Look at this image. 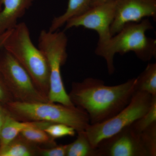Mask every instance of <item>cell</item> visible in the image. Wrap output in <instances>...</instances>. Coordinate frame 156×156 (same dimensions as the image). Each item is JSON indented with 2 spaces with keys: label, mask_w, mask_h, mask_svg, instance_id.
Instances as JSON below:
<instances>
[{
  "label": "cell",
  "mask_w": 156,
  "mask_h": 156,
  "mask_svg": "<svg viewBox=\"0 0 156 156\" xmlns=\"http://www.w3.org/2000/svg\"><path fill=\"white\" fill-rule=\"evenodd\" d=\"M108 0H92L91 4V7H93L103 4V3L107 2Z\"/></svg>",
  "instance_id": "obj_25"
},
{
  "label": "cell",
  "mask_w": 156,
  "mask_h": 156,
  "mask_svg": "<svg viewBox=\"0 0 156 156\" xmlns=\"http://www.w3.org/2000/svg\"><path fill=\"white\" fill-rule=\"evenodd\" d=\"M136 78L115 86H107L99 79L86 78L73 82L69 95L75 106L89 116L91 125L110 119L129 104L136 92Z\"/></svg>",
  "instance_id": "obj_1"
},
{
  "label": "cell",
  "mask_w": 156,
  "mask_h": 156,
  "mask_svg": "<svg viewBox=\"0 0 156 156\" xmlns=\"http://www.w3.org/2000/svg\"><path fill=\"white\" fill-rule=\"evenodd\" d=\"M68 144L56 145L49 147H39L38 156H66Z\"/></svg>",
  "instance_id": "obj_21"
},
{
  "label": "cell",
  "mask_w": 156,
  "mask_h": 156,
  "mask_svg": "<svg viewBox=\"0 0 156 156\" xmlns=\"http://www.w3.org/2000/svg\"><path fill=\"white\" fill-rule=\"evenodd\" d=\"M77 133L76 139L68 144L66 156H98L97 148L92 146L85 131Z\"/></svg>",
  "instance_id": "obj_15"
},
{
  "label": "cell",
  "mask_w": 156,
  "mask_h": 156,
  "mask_svg": "<svg viewBox=\"0 0 156 156\" xmlns=\"http://www.w3.org/2000/svg\"><path fill=\"white\" fill-rule=\"evenodd\" d=\"M115 14L110 28L112 36L126 23L145 18L156 19V0H115Z\"/></svg>",
  "instance_id": "obj_10"
},
{
  "label": "cell",
  "mask_w": 156,
  "mask_h": 156,
  "mask_svg": "<svg viewBox=\"0 0 156 156\" xmlns=\"http://www.w3.org/2000/svg\"><path fill=\"white\" fill-rule=\"evenodd\" d=\"M153 29L148 18L138 23H129L113 36L106 44L96 47L95 53L106 62L108 73L112 74L115 68L114 58L117 53L121 55L132 52L144 62L150 61L156 56V40L147 37L146 33Z\"/></svg>",
  "instance_id": "obj_2"
},
{
  "label": "cell",
  "mask_w": 156,
  "mask_h": 156,
  "mask_svg": "<svg viewBox=\"0 0 156 156\" xmlns=\"http://www.w3.org/2000/svg\"><path fill=\"white\" fill-rule=\"evenodd\" d=\"M34 0H2L0 34L14 28Z\"/></svg>",
  "instance_id": "obj_11"
},
{
  "label": "cell",
  "mask_w": 156,
  "mask_h": 156,
  "mask_svg": "<svg viewBox=\"0 0 156 156\" xmlns=\"http://www.w3.org/2000/svg\"><path fill=\"white\" fill-rule=\"evenodd\" d=\"M40 147L19 134L5 147L0 149V156H38Z\"/></svg>",
  "instance_id": "obj_14"
},
{
  "label": "cell",
  "mask_w": 156,
  "mask_h": 156,
  "mask_svg": "<svg viewBox=\"0 0 156 156\" xmlns=\"http://www.w3.org/2000/svg\"><path fill=\"white\" fill-rule=\"evenodd\" d=\"M153 96L145 92L136 91L129 104L110 119L98 124L90 125L85 130L93 147L99 143L131 126L142 116L150 107Z\"/></svg>",
  "instance_id": "obj_6"
},
{
  "label": "cell",
  "mask_w": 156,
  "mask_h": 156,
  "mask_svg": "<svg viewBox=\"0 0 156 156\" xmlns=\"http://www.w3.org/2000/svg\"><path fill=\"white\" fill-rule=\"evenodd\" d=\"M115 14V0H108L91 7L83 14L69 20L65 24V30L82 27L95 30L98 36L96 47H101L106 44L112 37L110 28Z\"/></svg>",
  "instance_id": "obj_8"
},
{
  "label": "cell",
  "mask_w": 156,
  "mask_h": 156,
  "mask_svg": "<svg viewBox=\"0 0 156 156\" xmlns=\"http://www.w3.org/2000/svg\"><path fill=\"white\" fill-rule=\"evenodd\" d=\"M136 78V91L156 95V63H149Z\"/></svg>",
  "instance_id": "obj_16"
},
{
  "label": "cell",
  "mask_w": 156,
  "mask_h": 156,
  "mask_svg": "<svg viewBox=\"0 0 156 156\" xmlns=\"http://www.w3.org/2000/svg\"><path fill=\"white\" fill-rule=\"evenodd\" d=\"M14 101V98L6 86L4 79L0 73V103L5 105Z\"/></svg>",
  "instance_id": "obj_22"
},
{
  "label": "cell",
  "mask_w": 156,
  "mask_h": 156,
  "mask_svg": "<svg viewBox=\"0 0 156 156\" xmlns=\"http://www.w3.org/2000/svg\"><path fill=\"white\" fill-rule=\"evenodd\" d=\"M156 122V95L153 96L150 107L142 117L131 125L136 133L140 134L146 128Z\"/></svg>",
  "instance_id": "obj_18"
},
{
  "label": "cell",
  "mask_w": 156,
  "mask_h": 156,
  "mask_svg": "<svg viewBox=\"0 0 156 156\" xmlns=\"http://www.w3.org/2000/svg\"><path fill=\"white\" fill-rule=\"evenodd\" d=\"M68 38L64 32L42 30L38 48L47 58L49 69V102L74 107L67 94L62 77L61 68L67 60Z\"/></svg>",
  "instance_id": "obj_5"
},
{
  "label": "cell",
  "mask_w": 156,
  "mask_h": 156,
  "mask_svg": "<svg viewBox=\"0 0 156 156\" xmlns=\"http://www.w3.org/2000/svg\"><path fill=\"white\" fill-rule=\"evenodd\" d=\"M5 105L9 114L18 121L61 123L73 127L77 132L85 131L90 124L87 113L76 106L50 102L25 103L14 101Z\"/></svg>",
  "instance_id": "obj_4"
},
{
  "label": "cell",
  "mask_w": 156,
  "mask_h": 156,
  "mask_svg": "<svg viewBox=\"0 0 156 156\" xmlns=\"http://www.w3.org/2000/svg\"><path fill=\"white\" fill-rule=\"evenodd\" d=\"M12 30V29L0 34V51L4 48L5 43L11 34Z\"/></svg>",
  "instance_id": "obj_23"
},
{
  "label": "cell",
  "mask_w": 156,
  "mask_h": 156,
  "mask_svg": "<svg viewBox=\"0 0 156 156\" xmlns=\"http://www.w3.org/2000/svg\"><path fill=\"white\" fill-rule=\"evenodd\" d=\"M19 134L29 142L40 147H49L57 145L55 139L41 128H27Z\"/></svg>",
  "instance_id": "obj_17"
},
{
  "label": "cell",
  "mask_w": 156,
  "mask_h": 156,
  "mask_svg": "<svg viewBox=\"0 0 156 156\" xmlns=\"http://www.w3.org/2000/svg\"><path fill=\"white\" fill-rule=\"evenodd\" d=\"M140 138L148 156H156V122L140 133Z\"/></svg>",
  "instance_id": "obj_19"
},
{
  "label": "cell",
  "mask_w": 156,
  "mask_h": 156,
  "mask_svg": "<svg viewBox=\"0 0 156 156\" xmlns=\"http://www.w3.org/2000/svg\"><path fill=\"white\" fill-rule=\"evenodd\" d=\"M4 49L9 52L27 72L39 91L48 98L49 69L47 58L34 44L25 23H17L12 29Z\"/></svg>",
  "instance_id": "obj_3"
},
{
  "label": "cell",
  "mask_w": 156,
  "mask_h": 156,
  "mask_svg": "<svg viewBox=\"0 0 156 156\" xmlns=\"http://www.w3.org/2000/svg\"><path fill=\"white\" fill-rule=\"evenodd\" d=\"M2 0H0V11H1V9H2Z\"/></svg>",
  "instance_id": "obj_26"
},
{
  "label": "cell",
  "mask_w": 156,
  "mask_h": 156,
  "mask_svg": "<svg viewBox=\"0 0 156 156\" xmlns=\"http://www.w3.org/2000/svg\"><path fill=\"white\" fill-rule=\"evenodd\" d=\"M8 112V111L5 107H3L2 104L0 103V134L1 130L2 127L4 120L5 118L6 115Z\"/></svg>",
  "instance_id": "obj_24"
},
{
  "label": "cell",
  "mask_w": 156,
  "mask_h": 156,
  "mask_svg": "<svg viewBox=\"0 0 156 156\" xmlns=\"http://www.w3.org/2000/svg\"><path fill=\"white\" fill-rule=\"evenodd\" d=\"M0 73L14 101L25 103L49 102L48 98L34 84L30 76L14 56L3 48Z\"/></svg>",
  "instance_id": "obj_7"
},
{
  "label": "cell",
  "mask_w": 156,
  "mask_h": 156,
  "mask_svg": "<svg viewBox=\"0 0 156 156\" xmlns=\"http://www.w3.org/2000/svg\"><path fill=\"white\" fill-rule=\"evenodd\" d=\"M92 1V0H69L66 11L63 14L53 20L49 30L56 31L65 25L69 20L83 14L91 7Z\"/></svg>",
  "instance_id": "obj_13"
},
{
  "label": "cell",
  "mask_w": 156,
  "mask_h": 156,
  "mask_svg": "<svg viewBox=\"0 0 156 156\" xmlns=\"http://www.w3.org/2000/svg\"><path fill=\"white\" fill-rule=\"evenodd\" d=\"M44 130L55 139L66 136H74L76 132L73 127L61 123L51 124Z\"/></svg>",
  "instance_id": "obj_20"
},
{
  "label": "cell",
  "mask_w": 156,
  "mask_h": 156,
  "mask_svg": "<svg viewBox=\"0 0 156 156\" xmlns=\"http://www.w3.org/2000/svg\"><path fill=\"white\" fill-rule=\"evenodd\" d=\"M97 148L98 156H148L140 134L131 126L102 140Z\"/></svg>",
  "instance_id": "obj_9"
},
{
  "label": "cell",
  "mask_w": 156,
  "mask_h": 156,
  "mask_svg": "<svg viewBox=\"0 0 156 156\" xmlns=\"http://www.w3.org/2000/svg\"><path fill=\"white\" fill-rule=\"evenodd\" d=\"M51 124L52 123L46 122L18 121L12 117L8 111L0 134V149L5 147L25 129L37 128L44 130Z\"/></svg>",
  "instance_id": "obj_12"
}]
</instances>
